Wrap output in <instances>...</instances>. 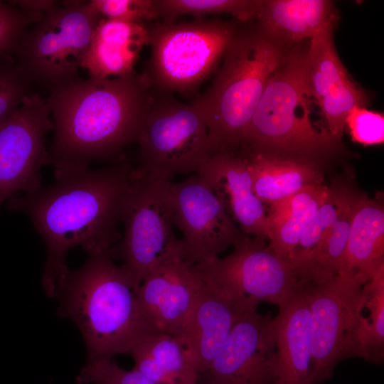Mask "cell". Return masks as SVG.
Returning a JSON list of instances; mask_svg holds the SVG:
<instances>
[{"instance_id": "1", "label": "cell", "mask_w": 384, "mask_h": 384, "mask_svg": "<svg viewBox=\"0 0 384 384\" xmlns=\"http://www.w3.org/2000/svg\"><path fill=\"white\" fill-rule=\"evenodd\" d=\"M134 168L123 157L102 169L55 172L53 184L9 201V208L26 214L45 242L42 285L49 297L68 270L72 248L79 246L89 256L110 254L119 241L122 206Z\"/></svg>"}, {"instance_id": "2", "label": "cell", "mask_w": 384, "mask_h": 384, "mask_svg": "<svg viewBox=\"0 0 384 384\" xmlns=\"http://www.w3.org/2000/svg\"><path fill=\"white\" fill-rule=\"evenodd\" d=\"M151 89L141 73L80 77L50 90L46 100L53 124L46 164L55 173L87 167L92 161L123 158L137 143Z\"/></svg>"}, {"instance_id": "3", "label": "cell", "mask_w": 384, "mask_h": 384, "mask_svg": "<svg viewBox=\"0 0 384 384\" xmlns=\"http://www.w3.org/2000/svg\"><path fill=\"white\" fill-rule=\"evenodd\" d=\"M139 287L110 253L90 255L77 270L59 279L54 297L58 314L80 330L87 359L129 353L140 342L163 334L144 317L137 297Z\"/></svg>"}, {"instance_id": "4", "label": "cell", "mask_w": 384, "mask_h": 384, "mask_svg": "<svg viewBox=\"0 0 384 384\" xmlns=\"http://www.w3.org/2000/svg\"><path fill=\"white\" fill-rule=\"evenodd\" d=\"M308 45L289 49L270 79L247 129L238 154L300 161L322 169L342 151L341 141L310 118Z\"/></svg>"}, {"instance_id": "5", "label": "cell", "mask_w": 384, "mask_h": 384, "mask_svg": "<svg viewBox=\"0 0 384 384\" xmlns=\"http://www.w3.org/2000/svg\"><path fill=\"white\" fill-rule=\"evenodd\" d=\"M288 50L257 23L240 27L211 85L192 104L206 122L212 154L238 153L262 93Z\"/></svg>"}, {"instance_id": "6", "label": "cell", "mask_w": 384, "mask_h": 384, "mask_svg": "<svg viewBox=\"0 0 384 384\" xmlns=\"http://www.w3.org/2000/svg\"><path fill=\"white\" fill-rule=\"evenodd\" d=\"M102 18L90 1L56 3L21 33L11 58L32 85L50 90L70 82Z\"/></svg>"}, {"instance_id": "7", "label": "cell", "mask_w": 384, "mask_h": 384, "mask_svg": "<svg viewBox=\"0 0 384 384\" xmlns=\"http://www.w3.org/2000/svg\"><path fill=\"white\" fill-rule=\"evenodd\" d=\"M146 27L151 53L141 74L154 90L187 94L214 72L241 26L200 18Z\"/></svg>"}, {"instance_id": "8", "label": "cell", "mask_w": 384, "mask_h": 384, "mask_svg": "<svg viewBox=\"0 0 384 384\" xmlns=\"http://www.w3.org/2000/svg\"><path fill=\"white\" fill-rule=\"evenodd\" d=\"M137 143V167L165 181L177 174L196 173L212 154L206 122L196 108L171 93L152 89Z\"/></svg>"}, {"instance_id": "9", "label": "cell", "mask_w": 384, "mask_h": 384, "mask_svg": "<svg viewBox=\"0 0 384 384\" xmlns=\"http://www.w3.org/2000/svg\"><path fill=\"white\" fill-rule=\"evenodd\" d=\"M170 184L134 167L123 200L124 235L110 255L122 262L138 287L157 263L177 255L183 257L181 240L173 232Z\"/></svg>"}, {"instance_id": "10", "label": "cell", "mask_w": 384, "mask_h": 384, "mask_svg": "<svg viewBox=\"0 0 384 384\" xmlns=\"http://www.w3.org/2000/svg\"><path fill=\"white\" fill-rule=\"evenodd\" d=\"M259 237L245 235L226 257L193 266L203 281L238 302L257 309L262 302L284 303L302 281L290 262Z\"/></svg>"}, {"instance_id": "11", "label": "cell", "mask_w": 384, "mask_h": 384, "mask_svg": "<svg viewBox=\"0 0 384 384\" xmlns=\"http://www.w3.org/2000/svg\"><path fill=\"white\" fill-rule=\"evenodd\" d=\"M306 283L311 312L313 384L329 377L342 359L362 358L358 328L365 282L353 273L343 272L324 282Z\"/></svg>"}, {"instance_id": "12", "label": "cell", "mask_w": 384, "mask_h": 384, "mask_svg": "<svg viewBox=\"0 0 384 384\" xmlns=\"http://www.w3.org/2000/svg\"><path fill=\"white\" fill-rule=\"evenodd\" d=\"M174 225L182 233L183 257L190 265L219 257L245 234L197 173L170 184Z\"/></svg>"}, {"instance_id": "13", "label": "cell", "mask_w": 384, "mask_h": 384, "mask_svg": "<svg viewBox=\"0 0 384 384\" xmlns=\"http://www.w3.org/2000/svg\"><path fill=\"white\" fill-rule=\"evenodd\" d=\"M53 124L46 100L27 96L20 107L0 123V206L20 192L43 186L46 134Z\"/></svg>"}, {"instance_id": "14", "label": "cell", "mask_w": 384, "mask_h": 384, "mask_svg": "<svg viewBox=\"0 0 384 384\" xmlns=\"http://www.w3.org/2000/svg\"><path fill=\"white\" fill-rule=\"evenodd\" d=\"M277 368L274 318L247 311L198 382L205 384H273Z\"/></svg>"}, {"instance_id": "15", "label": "cell", "mask_w": 384, "mask_h": 384, "mask_svg": "<svg viewBox=\"0 0 384 384\" xmlns=\"http://www.w3.org/2000/svg\"><path fill=\"white\" fill-rule=\"evenodd\" d=\"M203 287L193 266L177 255L150 269L139 287L137 297L151 326L161 333L178 336Z\"/></svg>"}, {"instance_id": "16", "label": "cell", "mask_w": 384, "mask_h": 384, "mask_svg": "<svg viewBox=\"0 0 384 384\" xmlns=\"http://www.w3.org/2000/svg\"><path fill=\"white\" fill-rule=\"evenodd\" d=\"M196 173L245 235L267 239V208L253 192L245 158L235 154H213Z\"/></svg>"}, {"instance_id": "17", "label": "cell", "mask_w": 384, "mask_h": 384, "mask_svg": "<svg viewBox=\"0 0 384 384\" xmlns=\"http://www.w3.org/2000/svg\"><path fill=\"white\" fill-rule=\"evenodd\" d=\"M250 310L255 309L204 282L178 336L191 355L198 378L208 370L239 319Z\"/></svg>"}, {"instance_id": "18", "label": "cell", "mask_w": 384, "mask_h": 384, "mask_svg": "<svg viewBox=\"0 0 384 384\" xmlns=\"http://www.w3.org/2000/svg\"><path fill=\"white\" fill-rule=\"evenodd\" d=\"M277 368L273 384H311L312 342L308 285L299 287L274 318Z\"/></svg>"}, {"instance_id": "19", "label": "cell", "mask_w": 384, "mask_h": 384, "mask_svg": "<svg viewBox=\"0 0 384 384\" xmlns=\"http://www.w3.org/2000/svg\"><path fill=\"white\" fill-rule=\"evenodd\" d=\"M146 26L102 18L98 22L81 68L89 78L104 79L135 73L144 46L149 45Z\"/></svg>"}, {"instance_id": "20", "label": "cell", "mask_w": 384, "mask_h": 384, "mask_svg": "<svg viewBox=\"0 0 384 384\" xmlns=\"http://www.w3.org/2000/svg\"><path fill=\"white\" fill-rule=\"evenodd\" d=\"M256 19L267 38L289 49L336 22L337 14L328 0H261Z\"/></svg>"}, {"instance_id": "21", "label": "cell", "mask_w": 384, "mask_h": 384, "mask_svg": "<svg viewBox=\"0 0 384 384\" xmlns=\"http://www.w3.org/2000/svg\"><path fill=\"white\" fill-rule=\"evenodd\" d=\"M384 265V204L379 193L370 198L358 193L343 264L340 273L351 272L365 282Z\"/></svg>"}, {"instance_id": "22", "label": "cell", "mask_w": 384, "mask_h": 384, "mask_svg": "<svg viewBox=\"0 0 384 384\" xmlns=\"http://www.w3.org/2000/svg\"><path fill=\"white\" fill-rule=\"evenodd\" d=\"M240 156L247 163L253 192L265 205L279 203L307 187L324 183L322 169L314 165L256 154Z\"/></svg>"}, {"instance_id": "23", "label": "cell", "mask_w": 384, "mask_h": 384, "mask_svg": "<svg viewBox=\"0 0 384 384\" xmlns=\"http://www.w3.org/2000/svg\"><path fill=\"white\" fill-rule=\"evenodd\" d=\"M329 193V187L324 183L311 186L270 205L267 210L269 247L289 260L303 232Z\"/></svg>"}, {"instance_id": "24", "label": "cell", "mask_w": 384, "mask_h": 384, "mask_svg": "<svg viewBox=\"0 0 384 384\" xmlns=\"http://www.w3.org/2000/svg\"><path fill=\"white\" fill-rule=\"evenodd\" d=\"M336 22L327 23L311 38L307 53V83L310 97L318 104L352 82L334 43Z\"/></svg>"}, {"instance_id": "25", "label": "cell", "mask_w": 384, "mask_h": 384, "mask_svg": "<svg viewBox=\"0 0 384 384\" xmlns=\"http://www.w3.org/2000/svg\"><path fill=\"white\" fill-rule=\"evenodd\" d=\"M355 198L336 222L326 230L308 258L294 268L301 280L308 283H319L341 272Z\"/></svg>"}, {"instance_id": "26", "label": "cell", "mask_w": 384, "mask_h": 384, "mask_svg": "<svg viewBox=\"0 0 384 384\" xmlns=\"http://www.w3.org/2000/svg\"><path fill=\"white\" fill-rule=\"evenodd\" d=\"M359 317L362 358L379 363L384 348V265L363 284Z\"/></svg>"}, {"instance_id": "27", "label": "cell", "mask_w": 384, "mask_h": 384, "mask_svg": "<svg viewBox=\"0 0 384 384\" xmlns=\"http://www.w3.org/2000/svg\"><path fill=\"white\" fill-rule=\"evenodd\" d=\"M358 193L347 183L336 181L332 183L327 198L303 232L289 260L293 268L308 258L326 230L351 205Z\"/></svg>"}, {"instance_id": "28", "label": "cell", "mask_w": 384, "mask_h": 384, "mask_svg": "<svg viewBox=\"0 0 384 384\" xmlns=\"http://www.w3.org/2000/svg\"><path fill=\"white\" fill-rule=\"evenodd\" d=\"M261 0H156L159 18L171 23L181 16L226 13L238 22L256 19Z\"/></svg>"}, {"instance_id": "29", "label": "cell", "mask_w": 384, "mask_h": 384, "mask_svg": "<svg viewBox=\"0 0 384 384\" xmlns=\"http://www.w3.org/2000/svg\"><path fill=\"white\" fill-rule=\"evenodd\" d=\"M147 354L181 384H196L198 376L186 346L176 336L161 334L134 346Z\"/></svg>"}, {"instance_id": "30", "label": "cell", "mask_w": 384, "mask_h": 384, "mask_svg": "<svg viewBox=\"0 0 384 384\" xmlns=\"http://www.w3.org/2000/svg\"><path fill=\"white\" fill-rule=\"evenodd\" d=\"M76 380L78 384H156L135 368L127 370L105 357L87 359Z\"/></svg>"}, {"instance_id": "31", "label": "cell", "mask_w": 384, "mask_h": 384, "mask_svg": "<svg viewBox=\"0 0 384 384\" xmlns=\"http://www.w3.org/2000/svg\"><path fill=\"white\" fill-rule=\"evenodd\" d=\"M32 85L11 59L0 60V123L18 110L32 91Z\"/></svg>"}, {"instance_id": "32", "label": "cell", "mask_w": 384, "mask_h": 384, "mask_svg": "<svg viewBox=\"0 0 384 384\" xmlns=\"http://www.w3.org/2000/svg\"><path fill=\"white\" fill-rule=\"evenodd\" d=\"M44 12L31 11L0 1V60L10 59L21 33L41 18Z\"/></svg>"}, {"instance_id": "33", "label": "cell", "mask_w": 384, "mask_h": 384, "mask_svg": "<svg viewBox=\"0 0 384 384\" xmlns=\"http://www.w3.org/2000/svg\"><path fill=\"white\" fill-rule=\"evenodd\" d=\"M96 10L107 18L144 24L159 18L156 0H92Z\"/></svg>"}, {"instance_id": "34", "label": "cell", "mask_w": 384, "mask_h": 384, "mask_svg": "<svg viewBox=\"0 0 384 384\" xmlns=\"http://www.w3.org/2000/svg\"><path fill=\"white\" fill-rule=\"evenodd\" d=\"M353 142L363 146L381 144L384 142V116L379 112L356 106L346 118Z\"/></svg>"}, {"instance_id": "35", "label": "cell", "mask_w": 384, "mask_h": 384, "mask_svg": "<svg viewBox=\"0 0 384 384\" xmlns=\"http://www.w3.org/2000/svg\"><path fill=\"white\" fill-rule=\"evenodd\" d=\"M196 384H201V383H196Z\"/></svg>"}]
</instances>
